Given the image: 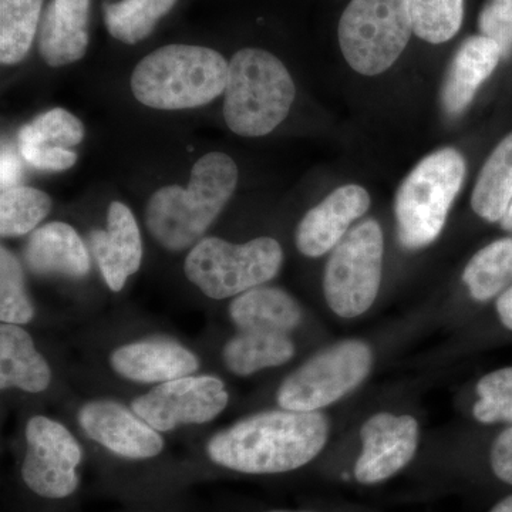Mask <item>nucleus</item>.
Listing matches in <instances>:
<instances>
[{"instance_id":"4","label":"nucleus","mask_w":512,"mask_h":512,"mask_svg":"<svg viewBox=\"0 0 512 512\" xmlns=\"http://www.w3.org/2000/svg\"><path fill=\"white\" fill-rule=\"evenodd\" d=\"M295 96L291 73L278 57L245 47L229 62L222 110L225 123L237 136H268L284 123Z\"/></svg>"},{"instance_id":"6","label":"nucleus","mask_w":512,"mask_h":512,"mask_svg":"<svg viewBox=\"0 0 512 512\" xmlns=\"http://www.w3.org/2000/svg\"><path fill=\"white\" fill-rule=\"evenodd\" d=\"M282 264L284 249L274 238L231 244L218 237H207L188 252L184 272L205 296L222 301L272 281Z\"/></svg>"},{"instance_id":"35","label":"nucleus","mask_w":512,"mask_h":512,"mask_svg":"<svg viewBox=\"0 0 512 512\" xmlns=\"http://www.w3.org/2000/svg\"><path fill=\"white\" fill-rule=\"evenodd\" d=\"M497 312L505 328L512 330V286L498 298Z\"/></svg>"},{"instance_id":"13","label":"nucleus","mask_w":512,"mask_h":512,"mask_svg":"<svg viewBox=\"0 0 512 512\" xmlns=\"http://www.w3.org/2000/svg\"><path fill=\"white\" fill-rule=\"evenodd\" d=\"M79 424L86 436L116 456L147 460L164 450L160 431L153 429L133 409L114 400H92L79 410Z\"/></svg>"},{"instance_id":"22","label":"nucleus","mask_w":512,"mask_h":512,"mask_svg":"<svg viewBox=\"0 0 512 512\" xmlns=\"http://www.w3.org/2000/svg\"><path fill=\"white\" fill-rule=\"evenodd\" d=\"M293 356L295 345L288 333L265 330H239L222 350L229 372L242 377L285 365Z\"/></svg>"},{"instance_id":"21","label":"nucleus","mask_w":512,"mask_h":512,"mask_svg":"<svg viewBox=\"0 0 512 512\" xmlns=\"http://www.w3.org/2000/svg\"><path fill=\"white\" fill-rule=\"evenodd\" d=\"M229 318L239 330L288 333L301 325V305L274 286H258L241 293L229 305Z\"/></svg>"},{"instance_id":"23","label":"nucleus","mask_w":512,"mask_h":512,"mask_svg":"<svg viewBox=\"0 0 512 512\" xmlns=\"http://www.w3.org/2000/svg\"><path fill=\"white\" fill-rule=\"evenodd\" d=\"M512 204V133L488 157L478 175L471 207L488 222L503 220Z\"/></svg>"},{"instance_id":"8","label":"nucleus","mask_w":512,"mask_h":512,"mask_svg":"<svg viewBox=\"0 0 512 512\" xmlns=\"http://www.w3.org/2000/svg\"><path fill=\"white\" fill-rule=\"evenodd\" d=\"M384 238L379 222L350 229L333 248L323 274V293L333 313L352 319L372 308L382 282Z\"/></svg>"},{"instance_id":"18","label":"nucleus","mask_w":512,"mask_h":512,"mask_svg":"<svg viewBox=\"0 0 512 512\" xmlns=\"http://www.w3.org/2000/svg\"><path fill=\"white\" fill-rule=\"evenodd\" d=\"M23 255L30 272L40 276L82 279L92 268L82 237L66 222H49L35 229Z\"/></svg>"},{"instance_id":"25","label":"nucleus","mask_w":512,"mask_h":512,"mask_svg":"<svg viewBox=\"0 0 512 512\" xmlns=\"http://www.w3.org/2000/svg\"><path fill=\"white\" fill-rule=\"evenodd\" d=\"M45 0H0V62L15 66L26 59L39 30Z\"/></svg>"},{"instance_id":"33","label":"nucleus","mask_w":512,"mask_h":512,"mask_svg":"<svg viewBox=\"0 0 512 512\" xmlns=\"http://www.w3.org/2000/svg\"><path fill=\"white\" fill-rule=\"evenodd\" d=\"M19 151L30 165L52 173H63L77 163V154L67 148L22 146Z\"/></svg>"},{"instance_id":"3","label":"nucleus","mask_w":512,"mask_h":512,"mask_svg":"<svg viewBox=\"0 0 512 512\" xmlns=\"http://www.w3.org/2000/svg\"><path fill=\"white\" fill-rule=\"evenodd\" d=\"M229 62L217 50L200 45H167L138 62L131 92L156 110H188L207 106L225 92Z\"/></svg>"},{"instance_id":"28","label":"nucleus","mask_w":512,"mask_h":512,"mask_svg":"<svg viewBox=\"0 0 512 512\" xmlns=\"http://www.w3.org/2000/svg\"><path fill=\"white\" fill-rule=\"evenodd\" d=\"M414 33L431 45L453 39L463 25L464 0H406Z\"/></svg>"},{"instance_id":"9","label":"nucleus","mask_w":512,"mask_h":512,"mask_svg":"<svg viewBox=\"0 0 512 512\" xmlns=\"http://www.w3.org/2000/svg\"><path fill=\"white\" fill-rule=\"evenodd\" d=\"M373 353L362 340L335 343L291 373L276 393L279 407L312 413L330 406L365 382Z\"/></svg>"},{"instance_id":"12","label":"nucleus","mask_w":512,"mask_h":512,"mask_svg":"<svg viewBox=\"0 0 512 512\" xmlns=\"http://www.w3.org/2000/svg\"><path fill=\"white\" fill-rule=\"evenodd\" d=\"M362 450L353 478L362 485L382 484L412 463L419 448V423L412 416L377 413L360 431Z\"/></svg>"},{"instance_id":"5","label":"nucleus","mask_w":512,"mask_h":512,"mask_svg":"<svg viewBox=\"0 0 512 512\" xmlns=\"http://www.w3.org/2000/svg\"><path fill=\"white\" fill-rule=\"evenodd\" d=\"M466 171L464 157L454 148H443L423 158L407 175L394 202L403 248L416 251L440 237Z\"/></svg>"},{"instance_id":"32","label":"nucleus","mask_w":512,"mask_h":512,"mask_svg":"<svg viewBox=\"0 0 512 512\" xmlns=\"http://www.w3.org/2000/svg\"><path fill=\"white\" fill-rule=\"evenodd\" d=\"M481 35L500 46L503 57L512 53V0H487L478 20Z\"/></svg>"},{"instance_id":"11","label":"nucleus","mask_w":512,"mask_h":512,"mask_svg":"<svg viewBox=\"0 0 512 512\" xmlns=\"http://www.w3.org/2000/svg\"><path fill=\"white\" fill-rule=\"evenodd\" d=\"M229 403V394L220 377L184 376L158 384L131 403L153 429L168 433L183 426H200L217 419Z\"/></svg>"},{"instance_id":"36","label":"nucleus","mask_w":512,"mask_h":512,"mask_svg":"<svg viewBox=\"0 0 512 512\" xmlns=\"http://www.w3.org/2000/svg\"><path fill=\"white\" fill-rule=\"evenodd\" d=\"M490 512H512V495H508V497L498 501V503L491 508Z\"/></svg>"},{"instance_id":"14","label":"nucleus","mask_w":512,"mask_h":512,"mask_svg":"<svg viewBox=\"0 0 512 512\" xmlns=\"http://www.w3.org/2000/svg\"><path fill=\"white\" fill-rule=\"evenodd\" d=\"M370 195L360 185H343L313 207L296 229V247L308 258L328 254L346 237L350 225L369 211Z\"/></svg>"},{"instance_id":"27","label":"nucleus","mask_w":512,"mask_h":512,"mask_svg":"<svg viewBox=\"0 0 512 512\" xmlns=\"http://www.w3.org/2000/svg\"><path fill=\"white\" fill-rule=\"evenodd\" d=\"M52 208V198L45 191L23 185L5 188L0 195V234L3 238L28 235Z\"/></svg>"},{"instance_id":"17","label":"nucleus","mask_w":512,"mask_h":512,"mask_svg":"<svg viewBox=\"0 0 512 512\" xmlns=\"http://www.w3.org/2000/svg\"><path fill=\"white\" fill-rule=\"evenodd\" d=\"M92 0H52L40 22L39 55L50 67L82 60L89 49Z\"/></svg>"},{"instance_id":"15","label":"nucleus","mask_w":512,"mask_h":512,"mask_svg":"<svg viewBox=\"0 0 512 512\" xmlns=\"http://www.w3.org/2000/svg\"><path fill=\"white\" fill-rule=\"evenodd\" d=\"M90 247L104 282L111 291H123L127 279L143 262V241L136 217L126 204L113 201L107 211V228L94 229Z\"/></svg>"},{"instance_id":"20","label":"nucleus","mask_w":512,"mask_h":512,"mask_svg":"<svg viewBox=\"0 0 512 512\" xmlns=\"http://www.w3.org/2000/svg\"><path fill=\"white\" fill-rule=\"evenodd\" d=\"M52 383V369L36 349L35 340L20 325L0 326V387L42 393Z\"/></svg>"},{"instance_id":"7","label":"nucleus","mask_w":512,"mask_h":512,"mask_svg":"<svg viewBox=\"0 0 512 512\" xmlns=\"http://www.w3.org/2000/svg\"><path fill=\"white\" fill-rule=\"evenodd\" d=\"M413 33L406 0H352L338 28L346 62L363 76L390 69Z\"/></svg>"},{"instance_id":"10","label":"nucleus","mask_w":512,"mask_h":512,"mask_svg":"<svg viewBox=\"0 0 512 512\" xmlns=\"http://www.w3.org/2000/svg\"><path fill=\"white\" fill-rule=\"evenodd\" d=\"M22 477L33 493L49 500L70 497L79 487L77 467L83 450L70 430L57 420L33 416L26 423Z\"/></svg>"},{"instance_id":"30","label":"nucleus","mask_w":512,"mask_h":512,"mask_svg":"<svg viewBox=\"0 0 512 512\" xmlns=\"http://www.w3.org/2000/svg\"><path fill=\"white\" fill-rule=\"evenodd\" d=\"M35 308L26 291L25 272L15 254L0 249V320L10 325H28Z\"/></svg>"},{"instance_id":"37","label":"nucleus","mask_w":512,"mask_h":512,"mask_svg":"<svg viewBox=\"0 0 512 512\" xmlns=\"http://www.w3.org/2000/svg\"><path fill=\"white\" fill-rule=\"evenodd\" d=\"M501 222V227L505 229V231L512 232V204L511 207L508 208L507 214L504 215L503 220Z\"/></svg>"},{"instance_id":"29","label":"nucleus","mask_w":512,"mask_h":512,"mask_svg":"<svg viewBox=\"0 0 512 512\" xmlns=\"http://www.w3.org/2000/svg\"><path fill=\"white\" fill-rule=\"evenodd\" d=\"M86 136L82 120L64 109L40 114L20 128L19 147L67 148L79 146Z\"/></svg>"},{"instance_id":"24","label":"nucleus","mask_w":512,"mask_h":512,"mask_svg":"<svg viewBox=\"0 0 512 512\" xmlns=\"http://www.w3.org/2000/svg\"><path fill=\"white\" fill-rule=\"evenodd\" d=\"M177 0H119L103 3L107 32L126 45H137L153 35L158 22L165 18Z\"/></svg>"},{"instance_id":"34","label":"nucleus","mask_w":512,"mask_h":512,"mask_svg":"<svg viewBox=\"0 0 512 512\" xmlns=\"http://www.w3.org/2000/svg\"><path fill=\"white\" fill-rule=\"evenodd\" d=\"M490 468L498 481L512 487V427L495 439L490 451Z\"/></svg>"},{"instance_id":"26","label":"nucleus","mask_w":512,"mask_h":512,"mask_svg":"<svg viewBox=\"0 0 512 512\" xmlns=\"http://www.w3.org/2000/svg\"><path fill=\"white\" fill-rule=\"evenodd\" d=\"M464 284L478 302L490 301L512 286V238L498 239L468 262Z\"/></svg>"},{"instance_id":"1","label":"nucleus","mask_w":512,"mask_h":512,"mask_svg":"<svg viewBox=\"0 0 512 512\" xmlns=\"http://www.w3.org/2000/svg\"><path fill=\"white\" fill-rule=\"evenodd\" d=\"M329 439L322 413L269 410L218 431L207 444L212 463L252 476L284 474L308 466Z\"/></svg>"},{"instance_id":"16","label":"nucleus","mask_w":512,"mask_h":512,"mask_svg":"<svg viewBox=\"0 0 512 512\" xmlns=\"http://www.w3.org/2000/svg\"><path fill=\"white\" fill-rule=\"evenodd\" d=\"M110 366L123 379L136 383H165L191 376L200 367L192 350L171 339H144L114 349Z\"/></svg>"},{"instance_id":"31","label":"nucleus","mask_w":512,"mask_h":512,"mask_svg":"<svg viewBox=\"0 0 512 512\" xmlns=\"http://www.w3.org/2000/svg\"><path fill=\"white\" fill-rule=\"evenodd\" d=\"M477 393L473 413L480 423L512 424V367L488 373L478 382Z\"/></svg>"},{"instance_id":"2","label":"nucleus","mask_w":512,"mask_h":512,"mask_svg":"<svg viewBox=\"0 0 512 512\" xmlns=\"http://www.w3.org/2000/svg\"><path fill=\"white\" fill-rule=\"evenodd\" d=\"M237 185L234 158L218 151L205 154L192 167L188 187L165 185L153 192L146 208L148 232L167 251L194 247L220 217Z\"/></svg>"},{"instance_id":"19","label":"nucleus","mask_w":512,"mask_h":512,"mask_svg":"<svg viewBox=\"0 0 512 512\" xmlns=\"http://www.w3.org/2000/svg\"><path fill=\"white\" fill-rule=\"evenodd\" d=\"M501 57L500 46L483 35L468 37L458 47L441 89V104L448 116L457 117L466 111Z\"/></svg>"},{"instance_id":"38","label":"nucleus","mask_w":512,"mask_h":512,"mask_svg":"<svg viewBox=\"0 0 512 512\" xmlns=\"http://www.w3.org/2000/svg\"><path fill=\"white\" fill-rule=\"evenodd\" d=\"M266 512H308V511H286V510H275V511H266Z\"/></svg>"}]
</instances>
